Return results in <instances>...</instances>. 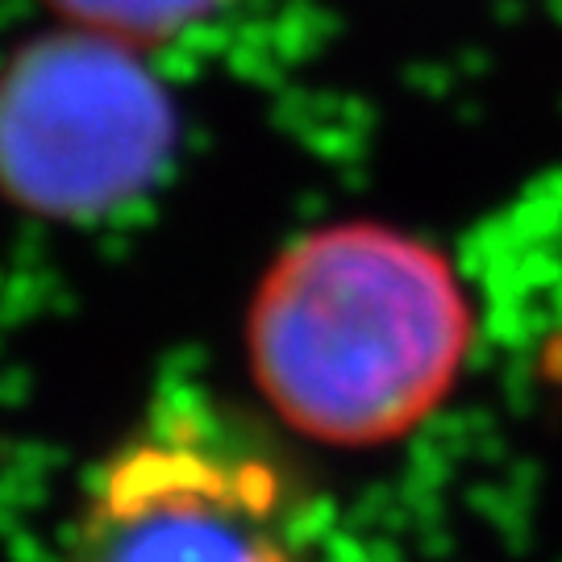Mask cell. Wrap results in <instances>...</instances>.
<instances>
[{"label": "cell", "mask_w": 562, "mask_h": 562, "mask_svg": "<svg viewBox=\"0 0 562 562\" xmlns=\"http://www.w3.org/2000/svg\"><path fill=\"white\" fill-rule=\"evenodd\" d=\"M246 341L283 422L375 446L438 408L467 362L471 313L429 241L341 225L283 250L255 292Z\"/></svg>", "instance_id": "6da1fadb"}, {"label": "cell", "mask_w": 562, "mask_h": 562, "mask_svg": "<svg viewBox=\"0 0 562 562\" xmlns=\"http://www.w3.org/2000/svg\"><path fill=\"white\" fill-rule=\"evenodd\" d=\"M301 471L201 392L155 401L83 492L71 562H313Z\"/></svg>", "instance_id": "7a4b0ae2"}, {"label": "cell", "mask_w": 562, "mask_h": 562, "mask_svg": "<svg viewBox=\"0 0 562 562\" xmlns=\"http://www.w3.org/2000/svg\"><path fill=\"white\" fill-rule=\"evenodd\" d=\"M171 104L125 42L67 30L0 67V192L42 217L134 201L171 150Z\"/></svg>", "instance_id": "3957f363"}, {"label": "cell", "mask_w": 562, "mask_h": 562, "mask_svg": "<svg viewBox=\"0 0 562 562\" xmlns=\"http://www.w3.org/2000/svg\"><path fill=\"white\" fill-rule=\"evenodd\" d=\"M76 30H92L104 38H146V34H167L188 21L209 13L217 0H50Z\"/></svg>", "instance_id": "277c9868"}]
</instances>
